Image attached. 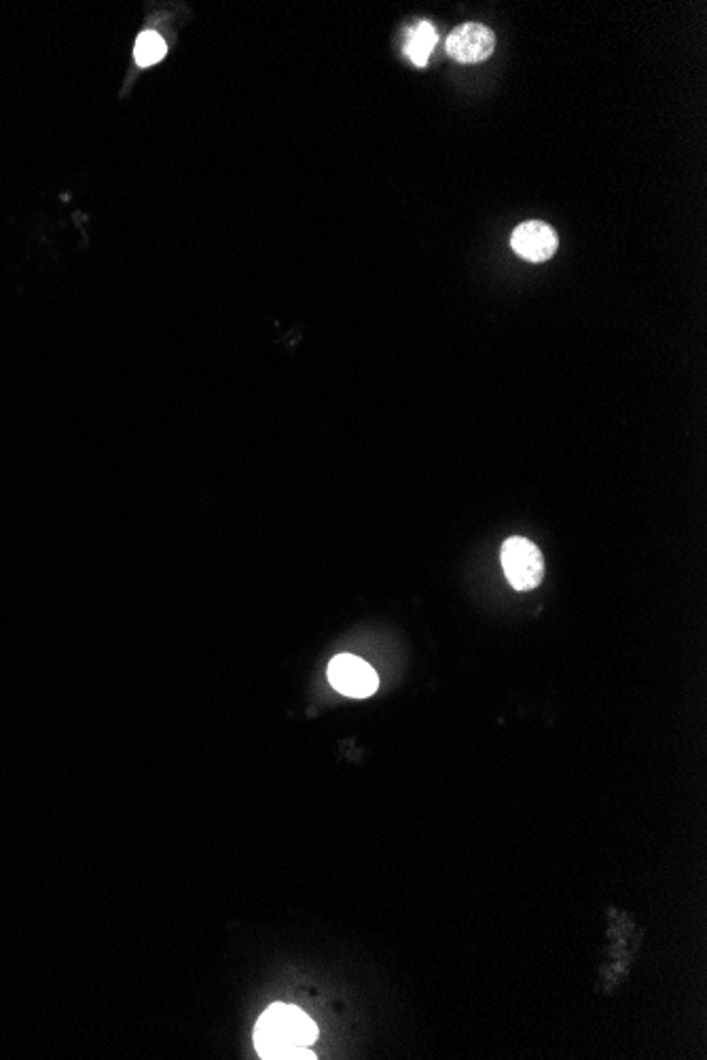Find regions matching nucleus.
I'll list each match as a JSON object with an SVG mask.
<instances>
[{
  "instance_id": "obj_7",
  "label": "nucleus",
  "mask_w": 707,
  "mask_h": 1060,
  "mask_svg": "<svg viewBox=\"0 0 707 1060\" xmlns=\"http://www.w3.org/2000/svg\"><path fill=\"white\" fill-rule=\"evenodd\" d=\"M168 54V45L166 40L153 31L149 33H142L138 36L134 47V60L138 67L149 68L157 62H162Z\"/></svg>"
},
{
  "instance_id": "obj_6",
  "label": "nucleus",
  "mask_w": 707,
  "mask_h": 1060,
  "mask_svg": "<svg viewBox=\"0 0 707 1060\" xmlns=\"http://www.w3.org/2000/svg\"><path fill=\"white\" fill-rule=\"evenodd\" d=\"M437 40V28L431 22H420L415 28L406 33L404 54L415 67H426Z\"/></svg>"
},
{
  "instance_id": "obj_1",
  "label": "nucleus",
  "mask_w": 707,
  "mask_h": 1060,
  "mask_svg": "<svg viewBox=\"0 0 707 1060\" xmlns=\"http://www.w3.org/2000/svg\"><path fill=\"white\" fill-rule=\"evenodd\" d=\"M316 1039V1023L288 1003L270 1005L255 1027V1048L261 1059H316L309 1050Z\"/></svg>"
},
{
  "instance_id": "obj_3",
  "label": "nucleus",
  "mask_w": 707,
  "mask_h": 1060,
  "mask_svg": "<svg viewBox=\"0 0 707 1060\" xmlns=\"http://www.w3.org/2000/svg\"><path fill=\"white\" fill-rule=\"evenodd\" d=\"M329 682L341 695L367 698L379 686V678L367 661L354 655H339L329 664Z\"/></svg>"
},
{
  "instance_id": "obj_4",
  "label": "nucleus",
  "mask_w": 707,
  "mask_h": 1060,
  "mask_svg": "<svg viewBox=\"0 0 707 1060\" xmlns=\"http://www.w3.org/2000/svg\"><path fill=\"white\" fill-rule=\"evenodd\" d=\"M496 36L483 24H462L447 38V54L460 64L483 62L492 56Z\"/></svg>"
},
{
  "instance_id": "obj_2",
  "label": "nucleus",
  "mask_w": 707,
  "mask_h": 1060,
  "mask_svg": "<svg viewBox=\"0 0 707 1060\" xmlns=\"http://www.w3.org/2000/svg\"><path fill=\"white\" fill-rule=\"evenodd\" d=\"M506 578L517 591H532L544 578V560L537 544L526 538H510L503 546Z\"/></svg>"
},
{
  "instance_id": "obj_5",
  "label": "nucleus",
  "mask_w": 707,
  "mask_h": 1060,
  "mask_svg": "<svg viewBox=\"0 0 707 1060\" xmlns=\"http://www.w3.org/2000/svg\"><path fill=\"white\" fill-rule=\"evenodd\" d=\"M510 246L521 259L532 261V263H542V261H546L555 255L557 235L546 223L530 221V223H523L515 229L512 237H510Z\"/></svg>"
}]
</instances>
